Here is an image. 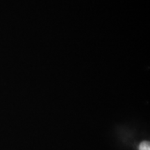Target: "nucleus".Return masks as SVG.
<instances>
[{"mask_svg": "<svg viewBox=\"0 0 150 150\" xmlns=\"http://www.w3.org/2000/svg\"><path fill=\"white\" fill-rule=\"evenodd\" d=\"M139 150H150L149 142L144 141L140 145Z\"/></svg>", "mask_w": 150, "mask_h": 150, "instance_id": "1", "label": "nucleus"}]
</instances>
